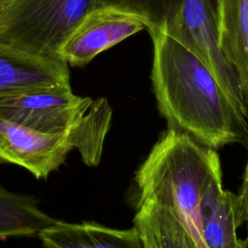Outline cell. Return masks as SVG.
<instances>
[{"mask_svg": "<svg viewBox=\"0 0 248 248\" xmlns=\"http://www.w3.org/2000/svg\"><path fill=\"white\" fill-rule=\"evenodd\" d=\"M153 43L152 88L168 129L213 149L248 139V116L228 97L208 66L161 31Z\"/></svg>", "mask_w": 248, "mask_h": 248, "instance_id": "1", "label": "cell"}, {"mask_svg": "<svg viewBox=\"0 0 248 248\" xmlns=\"http://www.w3.org/2000/svg\"><path fill=\"white\" fill-rule=\"evenodd\" d=\"M222 172L216 149L168 129L154 144L136 174L139 201L170 209L200 248L202 198L215 175Z\"/></svg>", "mask_w": 248, "mask_h": 248, "instance_id": "2", "label": "cell"}, {"mask_svg": "<svg viewBox=\"0 0 248 248\" xmlns=\"http://www.w3.org/2000/svg\"><path fill=\"white\" fill-rule=\"evenodd\" d=\"M0 116L43 134L68 136L83 163L96 167L112 109L104 97H80L64 86L1 99Z\"/></svg>", "mask_w": 248, "mask_h": 248, "instance_id": "3", "label": "cell"}, {"mask_svg": "<svg viewBox=\"0 0 248 248\" xmlns=\"http://www.w3.org/2000/svg\"><path fill=\"white\" fill-rule=\"evenodd\" d=\"M96 0H0V50L60 58L59 49Z\"/></svg>", "mask_w": 248, "mask_h": 248, "instance_id": "4", "label": "cell"}, {"mask_svg": "<svg viewBox=\"0 0 248 248\" xmlns=\"http://www.w3.org/2000/svg\"><path fill=\"white\" fill-rule=\"evenodd\" d=\"M145 28L144 22L131 14L112 8H94L65 40L58 55L68 65L81 67Z\"/></svg>", "mask_w": 248, "mask_h": 248, "instance_id": "5", "label": "cell"}, {"mask_svg": "<svg viewBox=\"0 0 248 248\" xmlns=\"http://www.w3.org/2000/svg\"><path fill=\"white\" fill-rule=\"evenodd\" d=\"M73 149L68 136L43 134L0 116V163L19 166L46 179Z\"/></svg>", "mask_w": 248, "mask_h": 248, "instance_id": "6", "label": "cell"}, {"mask_svg": "<svg viewBox=\"0 0 248 248\" xmlns=\"http://www.w3.org/2000/svg\"><path fill=\"white\" fill-rule=\"evenodd\" d=\"M71 86L69 65L61 58L0 50V100Z\"/></svg>", "mask_w": 248, "mask_h": 248, "instance_id": "7", "label": "cell"}, {"mask_svg": "<svg viewBox=\"0 0 248 248\" xmlns=\"http://www.w3.org/2000/svg\"><path fill=\"white\" fill-rule=\"evenodd\" d=\"M242 223L238 197L223 188L220 172L207 185L201 202L199 229L204 248H247V241L236 232Z\"/></svg>", "mask_w": 248, "mask_h": 248, "instance_id": "8", "label": "cell"}, {"mask_svg": "<svg viewBox=\"0 0 248 248\" xmlns=\"http://www.w3.org/2000/svg\"><path fill=\"white\" fill-rule=\"evenodd\" d=\"M45 248H145L139 230L114 229L95 222L56 220L38 233Z\"/></svg>", "mask_w": 248, "mask_h": 248, "instance_id": "9", "label": "cell"}, {"mask_svg": "<svg viewBox=\"0 0 248 248\" xmlns=\"http://www.w3.org/2000/svg\"><path fill=\"white\" fill-rule=\"evenodd\" d=\"M218 47L238 78L248 107V0H217Z\"/></svg>", "mask_w": 248, "mask_h": 248, "instance_id": "10", "label": "cell"}, {"mask_svg": "<svg viewBox=\"0 0 248 248\" xmlns=\"http://www.w3.org/2000/svg\"><path fill=\"white\" fill-rule=\"evenodd\" d=\"M134 226L145 248H200L170 209L150 201H139Z\"/></svg>", "mask_w": 248, "mask_h": 248, "instance_id": "11", "label": "cell"}, {"mask_svg": "<svg viewBox=\"0 0 248 248\" xmlns=\"http://www.w3.org/2000/svg\"><path fill=\"white\" fill-rule=\"evenodd\" d=\"M55 221L39 207L33 198L0 186V239L38 236L42 230Z\"/></svg>", "mask_w": 248, "mask_h": 248, "instance_id": "12", "label": "cell"}, {"mask_svg": "<svg viewBox=\"0 0 248 248\" xmlns=\"http://www.w3.org/2000/svg\"><path fill=\"white\" fill-rule=\"evenodd\" d=\"M237 197H238V200L240 202L242 219H243V222L246 223V230H247L246 241L248 243V178L243 179V182L240 186L239 193H238Z\"/></svg>", "mask_w": 248, "mask_h": 248, "instance_id": "13", "label": "cell"}, {"mask_svg": "<svg viewBox=\"0 0 248 248\" xmlns=\"http://www.w3.org/2000/svg\"><path fill=\"white\" fill-rule=\"evenodd\" d=\"M247 178H248V156H247V161H246L245 170H244V173H243V179H247Z\"/></svg>", "mask_w": 248, "mask_h": 248, "instance_id": "14", "label": "cell"}, {"mask_svg": "<svg viewBox=\"0 0 248 248\" xmlns=\"http://www.w3.org/2000/svg\"><path fill=\"white\" fill-rule=\"evenodd\" d=\"M210 3L214 9V12H215V9H216V5H217V0H210Z\"/></svg>", "mask_w": 248, "mask_h": 248, "instance_id": "15", "label": "cell"}]
</instances>
